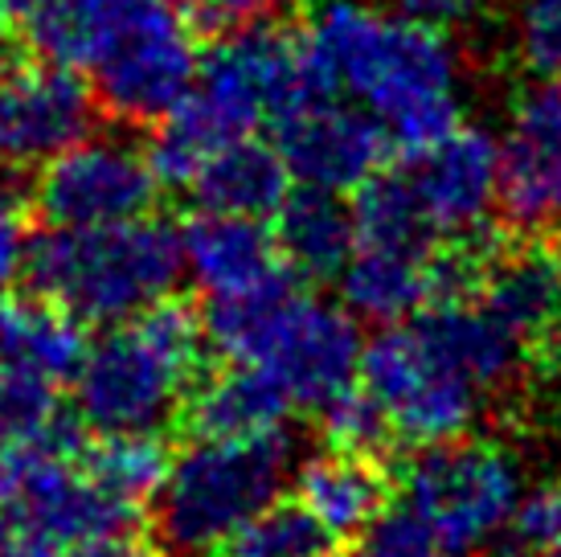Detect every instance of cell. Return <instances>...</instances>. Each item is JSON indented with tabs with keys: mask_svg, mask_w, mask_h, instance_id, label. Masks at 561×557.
<instances>
[{
	"mask_svg": "<svg viewBox=\"0 0 561 557\" xmlns=\"http://www.w3.org/2000/svg\"><path fill=\"white\" fill-rule=\"evenodd\" d=\"M398 476L405 504L426 516V525L451 554L483 549L513 525L525 500L520 455L504 439L480 431L410 447Z\"/></svg>",
	"mask_w": 561,
	"mask_h": 557,
	"instance_id": "8992f818",
	"label": "cell"
},
{
	"mask_svg": "<svg viewBox=\"0 0 561 557\" xmlns=\"http://www.w3.org/2000/svg\"><path fill=\"white\" fill-rule=\"evenodd\" d=\"M308 75L357 103L398 152L426 148L463 115V66L447 33L365 0H324L299 37Z\"/></svg>",
	"mask_w": 561,
	"mask_h": 557,
	"instance_id": "6da1fadb",
	"label": "cell"
},
{
	"mask_svg": "<svg viewBox=\"0 0 561 557\" xmlns=\"http://www.w3.org/2000/svg\"><path fill=\"white\" fill-rule=\"evenodd\" d=\"M398 471L390 459L360 451L324 447L304 455L296 471V496L341 542H353L393 504Z\"/></svg>",
	"mask_w": 561,
	"mask_h": 557,
	"instance_id": "2e32d148",
	"label": "cell"
},
{
	"mask_svg": "<svg viewBox=\"0 0 561 557\" xmlns=\"http://www.w3.org/2000/svg\"><path fill=\"white\" fill-rule=\"evenodd\" d=\"M37 4V0H0V13H16V16H25Z\"/></svg>",
	"mask_w": 561,
	"mask_h": 557,
	"instance_id": "d590c367",
	"label": "cell"
},
{
	"mask_svg": "<svg viewBox=\"0 0 561 557\" xmlns=\"http://www.w3.org/2000/svg\"><path fill=\"white\" fill-rule=\"evenodd\" d=\"M508 528H513L520 542H529L537 554L561 549V488L525 492V500H520V509H516Z\"/></svg>",
	"mask_w": 561,
	"mask_h": 557,
	"instance_id": "4dcf8cb0",
	"label": "cell"
},
{
	"mask_svg": "<svg viewBox=\"0 0 561 557\" xmlns=\"http://www.w3.org/2000/svg\"><path fill=\"white\" fill-rule=\"evenodd\" d=\"M336 557H369L365 549H348V554H336Z\"/></svg>",
	"mask_w": 561,
	"mask_h": 557,
	"instance_id": "8d00e7d4",
	"label": "cell"
},
{
	"mask_svg": "<svg viewBox=\"0 0 561 557\" xmlns=\"http://www.w3.org/2000/svg\"><path fill=\"white\" fill-rule=\"evenodd\" d=\"M157 189L160 181L148 164V148L119 136H87L42 164L33 205L49 226L91 230L152 214Z\"/></svg>",
	"mask_w": 561,
	"mask_h": 557,
	"instance_id": "ba28073f",
	"label": "cell"
},
{
	"mask_svg": "<svg viewBox=\"0 0 561 557\" xmlns=\"http://www.w3.org/2000/svg\"><path fill=\"white\" fill-rule=\"evenodd\" d=\"M275 247L279 259L296 271L304 283H328L341 278L344 263L357 250V221L353 209L332 193V189L304 185L287 193L279 205V226H275Z\"/></svg>",
	"mask_w": 561,
	"mask_h": 557,
	"instance_id": "ac0fdd59",
	"label": "cell"
},
{
	"mask_svg": "<svg viewBox=\"0 0 561 557\" xmlns=\"http://www.w3.org/2000/svg\"><path fill=\"white\" fill-rule=\"evenodd\" d=\"M360 353H365V341H360L357 316L344 304H324L299 292L259 365L275 373V382L296 410L316 418L344 389L357 386Z\"/></svg>",
	"mask_w": 561,
	"mask_h": 557,
	"instance_id": "7c38bea8",
	"label": "cell"
},
{
	"mask_svg": "<svg viewBox=\"0 0 561 557\" xmlns=\"http://www.w3.org/2000/svg\"><path fill=\"white\" fill-rule=\"evenodd\" d=\"M205 311L164 295L131 320L107 325L75 370V406L87 431H169L188 389L209 370Z\"/></svg>",
	"mask_w": 561,
	"mask_h": 557,
	"instance_id": "7a4b0ae2",
	"label": "cell"
},
{
	"mask_svg": "<svg viewBox=\"0 0 561 557\" xmlns=\"http://www.w3.org/2000/svg\"><path fill=\"white\" fill-rule=\"evenodd\" d=\"M94 111V91L75 66L49 58L0 62V164H46L91 136Z\"/></svg>",
	"mask_w": 561,
	"mask_h": 557,
	"instance_id": "30bf717a",
	"label": "cell"
},
{
	"mask_svg": "<svg viewBox=\"0 0 561 557\" xmlns=\"http://www.w3.org/2000/svg\"><path fill=\"white\" fill-rule=\"evenodd\" d=\"M197 66V25L181 0H99L87 70L111 120L160 124L188 94Z\"/></svg>",
	"mask_w": 561,
	"mask_h": 557,
	"instance_id": "5b68a950",
	"label": "cell"
},
{
	"mask_svg": "<svg viewBox=\"0 0 561 557\" xmlns=\"http://www.w3.org/2000/svg\"><path fill=\"white\" fill-rule=\"evenodd\" d=\"M393 13H402L405 21H419L426 30L438 33H459L480 25L492 0H390Z\"/></svg>",
	"mask_w": 561,
	"mask_h": 557,
	"instance_id": "d6a6232c",
	"label": "cell"
},
{
	"mask_svg": "<svg viewBox=\"0 0 561 557\" xmlns=\"http://www.w3.org/2000/svg\"><path fill=\"white\" fill-rule=\"evenodd\" d=\"M357 382L390 414L402 451L471 434L483 418L496 414V406L463 373H455L419 341L410 320L381 325V332L360 353Z\"/></svg>",
	"mask_w": 561,
	"mask_h": 557,
	"instance_id": "52a82bcc",
	"label": "cell"
},
{
	"mask_svg": "<svg viewBox=\"0 0 561 557\" xmlns=\"http://www.w3.org/2000/svg\"><path fill=\"white\" fill-rule=\"evenodd\" d=\"M82 353H87L82 320L70 316L62 304L37 292L0 299V356L21 361L54 382H75Z\"/></svg>",
	"mask_w": 561,
	"mask_h": 557,
	"instance_id": "7402d4cb",
	"label": "cell"
},
{
	"mask_svg": "<svg viewBox=\"0 0 561 557\" xmlns=\"http://www.w3.org/2000/svg\"><path fill=\"white\" fill-rule=\"evenodd\" d=\"M0 557H58V549H49L46 542H37L25 528L0 521Z\"/></svg>",
	"mask_w": 561,
	"mask_h": 557,
	"instance_id": "e575fe53",
	"label": "cell"
},
{
	"mask_svg": "<svg viewBox=\"0 0 561 557\" xmlns=\"http://www.w3.org/2000/svg\"><path fill=\"white\" fill-rule=\"evenodd\" d=\"M62 418L58 382L21 361L0 356V447L37 443Z\"/></svg>",
	"mask_w": 561,
	"mask_h": 557,
	"instance_id": "484cf974",
	"label": "cell"
},
{
	"mask_svg": "<svg viewBox=\"0 0 561 557\" xmlns=\"http://www.w3.org/2000/svg\"><path fill=\"white\" fill-rule=\"evenodd\" d=\"M435 254L357 247L341 271L344 308L369 325L410 320L414 311L435 299Z\"/></svg>",
	"mask_w": 561,
	"mask_h": 557,
	"instance_id": "d6986e66",
	"label": "cell"
},
{
	"mask_svg": "<svg viewBox=\"0 0 561 557\" xmlns=\"http://www.w3.org/2000/svg\"><path fill=\"white\" fill-rule=\"evenodd\" d=\"M316 418H320V439L328 447L360 451V455H377V459H390V464H398L405 455L398 434H393L390 414L381 410V402L360 382L353 389H344L341 398Z\"/></svg>",
	"mask_w": 561,
	"mask_h": 557,
	"instance_id": "4316f807",
	"label": "cell"
},
{
	"mask_svg": "<svg viewBox=\"0 0 561 557\" xmlns=\"http://www.w3.org/2000/svg\"><path fill=\"white\" fill-rule=\"evenodd\" d=\"M369 557H438L443 542L435 537V528L426 525V516L414 512L410 504L386 509L374 525L365 528V545Z\"/></svg>",
	"mask_w": 561,
	"mask_h": 557,
	"instance_id": "f546056e",
	"label": "cell"
},
{
	"mask_svg": "<svg viewBox=\"0 0 561 557\" xmlns=\"http://www.w3.org/2000/svg\"><path fill=\"white\" fill-rule=\"evenodd\" d=\"M181 275V230L164 217L144 214L91 230L49 226V234L33 238L21 278L82 325L107 328L172 295Z\"/></svg>",
	"mask_w": 561,
	"mask_h": 557,
	"instance_id": "277c9868",
	"label": "cell"
},
{
	"mask_svg": "<svg viewBox=\"0 0 561 557\" xmlns=\"http://www.w3.org/2000/svg\"><path fill=\"white\" fill-rule=\"evenodd\" d=\"M283 0H181L188 21L205 33H234L247 25H259L279 9Z\"/></svg>",
	"mask_w": 561,
	"mask_h": 557,
	"instance_id": "1f68e13d",
	"label": "cell"
},
{
	"mask_svg": "<svg viewBox=\"0 0 561 557\" xmlns=\"http://www.w3.org/2000/svg\"><path fill=\"white\" fill-rule=\"evenodd\" d=\"M341 537L299 496H279L226 537L209 557H336Z\"/></svg>",
	"mask_w": 561,
	"mask_h": 557,
	"instance_id": "cb8c5ba5",
	"label": "cell"
},
{
	"mask_svg": "<svg viewBox=\"0 0 561 557\" xmlns=\"http://www.w3.org/2000/svg\"><path fill=\"white\" fill-rule=\"evenodd\" d=\"M541 557H561V549H546V554H541Z\"/></svg>",
	"mask_w": 561,
	"mask_h": 557,
	"instance_id": "74e56055",
	"label": "cell"
},
{
	"mask_svg": "<svg viewBox=\"0 0 561 557\" xmlns=\"http://www.w3.org/2000/svg\"><path fill=\"white\" fill-rule=\"evenodd\" d=\"M16 172L0 164V292L25 275L33 247V189L21 185Z\"/></svg>",
	"mask_w": 561,
	"mask_h": 557,
	"instance_id": "f1b7e54d",
	"label": "cell"
},
{
	"mask_svg": "<svg viewBox=\"0 0 561 557\" xmlns=\"http://www.w3.org/2000/svg\"><path fill=\"white\" fill-rule=\"evenodd\" d=\"M353 221H357V247L419 250V254H435L443 247L435 226L422 214L419 197L405 185L402 169H377L357 189Z\"/></svg>",
	"mask_w": 561,
	"mask_h": 557,
	"instance_id": "d4e9b609",
	"label": "cell"
},
{
	"mask_svg": "<svg viewBox=\"0 0 561 557\" xmlns=\"http://www.w3.org/2000/svg\"><path fill=\"white\" fill-rule=\"evenodd\" d=\"M476 299L533 356L561 332V242L529 230L483 238Z\"/></svg>",
	"mask_w": 561,
	"mask_h": 557,
	"instance_id": "5bb4252c",
	"label": "cell"
},
{
	"mask_svg": "<svg viewBox=\"0 0 561 557\" xmlns=\"http://www.w3.org/2000/svg\"><path fill=\"white\" fill-rule=\"evenodd\" d=\"M172 434L164 431H115L87 439L79 467L87 480L127 504H148L172 464Z\"/></svg>",
	"mask_w": 561,
	"mask_h": 557,
	"instance_id": "603a6c76",
	"label": "cell"
},
{
	"mask_svg": "<svg viewBox=\"0 0 561 557\" xmlns=\"http://www.w3.org/2000/svg\"><path fill=\"white\" fill-rule=\"evenodd\" d=\"M308 455V434L291 427L250 439H193L176 451L152 492L148 525L172 557L214 554L247 516L279 500Z\"/></svg>",
	"mask_w": 561,
	"mask_h": 557,
	"instance_id": "3957f363",
	"label": "cell"
},
{
	"mask_svg": "<svg viewBox=\"0 0 561 557\" xmlns=\"http://www.w3.org/2000/svg\"><path fill=\"white\" fill-rule=\"evenodd\" d=\"M438 557H459V554H451V549H443V554H438Z\"/></svg>",
	"mask_w": 561,
	"mask_h": 557,
	"instance_id": "f35d334b",
	"label": "cell"
},
{
	"mask_svg": "<svg viewBox=\"0 0 561 557\" xmlns=\"http://www.w3.org/2000/svg\"><path fill=\"white\" fill-rule=\"evenodd\" d=\"M516 58L541 82H561V0H516Z\"/></svg>",
	"mask_w": 561,
	"mask_h": 557,
	"instance_id": "83f0119b",
	"label": "cell"
},
{
	"mask_svg": "<svg viewBox=\"0 0 561 557\" xmlns=\"http://www.w3.org/2000/svg\"><path fill=\"white\" fill-rule=\"evenodd\" d=\"M299 292H304V278L283 263L279 271H271L242 292L209 295V304L202 311L214 353L226 361H254L259 365Z\"/></svg>",
	"mask_w": 561,
	"mask_h": 557,
	"instance_id": "44dd1931",
	"label": "cell"
},
{
	"mask_svg": "<svg viewBox=\"0 0 561 557\" xmlns=\"http://www.w3.org/2000/svg\"><path fill=\"white\" fill-rule=\"evenodd\" d=\"M402 177L438 242H471L488 234L500 205V144L480 127L455 124L426 148L405 152Z\"/></svg>",
	"mask_w": 561,
	"mask_h": 557,
	"instance_id": "8fae6325",
	"label": "cell"
},
{
	"mask_svg": "<svg viewBox=\"0 0 561 557\" xmlns=\"http://www.w3.org/2000/svg\"><path fill=\"white\" fill-rule=\"evenodd\" d=\"M500 205L516 230L553 234L561 226V82L516 94L500 144Z\"/></svg>",
	"mask_w": 561,
	"mask_h": 557,
	"instance_id": "4fadbf2b",
	"label": "cell"
},
{
	"mask_svg": "<svg viewBox=\"0 0 561 557\" xmlns=\"http://www.w3.org/2000/svg\"><path fill=\"white\" fill-rule=\"evenodd\" d=\"M193 197L202 209L242 217L279 214V205L291 193V169L275 144H263L254 136H238L221 144L218 152L205 160L197 177L188 181Z\"/></svg>",
	"mask_w": 561,
	"mask_h": 557,
	"instance_id": "ffe728a7",
	"label": "cell"
},
{
	"mask_svg": "<svg viewBox=\"0 0 561 557\" xmlns=\"http://www.w3.org/2000/svg\"><path fill=\"white\" fill-rule=\"evenodd\" d=\"M66 557H172L164 545L144 533V528H127V533H111V537H94L75 549H66Z\"/></svg>",
	"mask_w": 561,
	"mask_h": 557,
	"instance_id": "836d02e7",
	"label": "cell"
},
{
	"mask_svg": "<svg viewBox=\"0 0 561 557\" xmlns=\"http://www.w3.org/2000/svg\"><path fill=\"white\" fill-rule=\"evenodd\" d=\"M291 398L283 394L275 373L254 361L209 365L188 389L172 439H250L287 422Z\"/></svg>",
	"mask_w": 561,
	"mask_h": 557,
	"instance_id": "9a60e30c",
	"label": "cell"
},
{
	"mask_svg": "<svg viewBox=\"0 0 561 557\" xmlns=\"http://www.w3.org/2000/svg\"><path fill=\"white\" fill-rule=\"evenodd\" d=\"M275 148L287 160V169L299 185L357 193L377 169L390 139L381 127L344 94L328 91L320 82H308L296 99H287L275 111Z\"/></svg>",
	"mask_w": 561,
	"mask_h": 557,
	"instance_id": "9c48e42d",
	"label": "cell"
},
{
	"mask_svg": "<svg viewBox=\"0 0 561 557\" xmlns=\"http://www.w3.org/2000/svg\"><path fill=\"white\" fill-rule=\"evenodd\" d=\"M181 250L205 295L242 292L283 266L275 230H266L263 217L218 214V209H197L188 217L181 226Z\"/></svg>",
	"mask_w": 561,
	"mask_h": 557,
	"instance_id": "e0dca14e",
	"label": "cell"
}]
</instances>
